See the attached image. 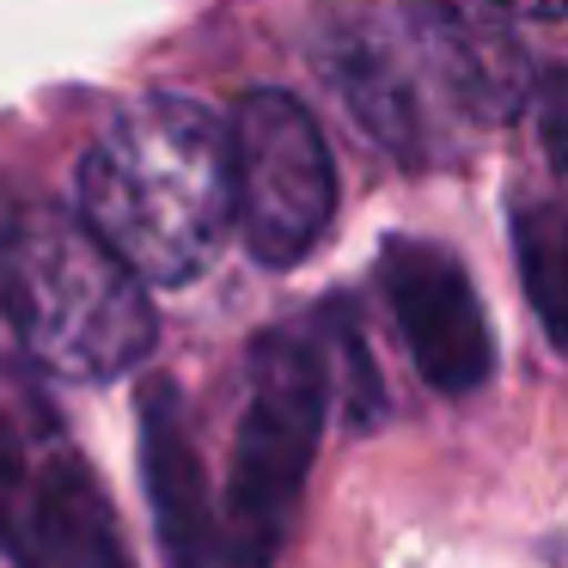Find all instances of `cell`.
Here are the masks:
<instances>
[{
	"instance_id": "6da1fadb",
	"label": "cell",
	"mask_w": 568,
	"mask_h": 568,
	"mask_svg": "<svg viewBox=\"0 0 568 568\" xmlns=\"http://www.w3.org/2000/svg\"><path fill=\"white\" fill-rule=\"evenodd\" d=\"M336 404L348 409L355 428H367L385 409L379 367L361 343L355 306L331 300V306L275 324L251 343L245 409H239L226 495L214 514V562L270 568L282 556Z\"/></svg>"
},
{
	"instance_id": "7a4b0ae2",
	"label": "cell",
	"mask_w": 568,
	"mask_h": 568,
	"mask_svg": "<svg viewBox=\"0 0 568 568\" xmlns=\"http://www.w3.org/2000/svg\"><path fill=\"white\" fill-rule=\"evenodd\" d=\"M80 221L160 287H184L214 263L233 226L226 123L184 92L123 104L80 160Z\"/></svg>"
},
{
	"instance_id": "3957f363",
	"label": "cell",
	"mask_w": 568,
	"mask_h": 568,
	"mask_svg": "<svg viewBox=\"0 0 568 568\" xmlns=\"http://www.w3.org/2000/svg\"><path fill=\"white\" fill-rule=\"evenodd\" d=\"M0 312L62 379H123L160 331L148 282L68 209H19L0 226Z\"/></svg>"
},
{
	"instance_id": "277c9868",
	"label": "cell",
	"mask_w": 568,
	"mask_h": 568,
	"mask_svg": "<svg viewBox=\"0 0 568 568\" xmlns=\"http://www.w3.org/2000/svg\"><path fill=\"white\" fill-rule=\"evenodd\" d=\"M233 160V226L245 233L251 257L287 270L324 239L336 214V160L318 123L287 92H245L226 123Z\"/></svg>"
},
{
	"instance_id": "5b68a950",
	"label": "cell",
	"mask_w": 568,
	"mask_h": 568,
	"mask_svg": "<svg viewBox=\"0 0 568 568\" xmlns=\"http://www.w3.org/2000/svg\"><path fill=\"white\" fill-rule=\"evenodd\" d=\"M379 287L409 343L416 373L446 397L477 392L495 373V336L465 263L428 239H392L379 257Z\"/></svg>"
},
{
	"instance_id": "8992f818",
	"label": "cell",
	"mask_w": 568,
	"mask_h": 568,
	"mask_svg": "<svg viewBox=\"0 0 568 568\" xmlns=\"http://www.w3.org/2000/svg\"><path fill=\"white\" fill-rule=\"evenodd\" d=\"M409 31H416V50L428 55L434 80L458 111L501 123L526 104L531 87L526 55L477 7H465V0H409Z\"/></svg>"
},
{
	"instance_id": "52a82bcc",
	"label": "cell",
	"mask_w": 568,
	"mask_h": 568,
	"mask_svg": "<svg viewBox=\"0 0 568 568\" xmlns=\"http://www.w3.org/2000/svg\"><path fill=\"white\" fill-rule=\"evenodd\" d=\"M141 483H148L165 568H214V514L202 489V458L172 379H153L141 392Z\"/></svg>"
},
{
	"instance_id": "ba28073f",
	"label": "cell",
	"mask_w": 568,
	"mask_h": 568,
	"mask_svg": "<svg viewBox=\"0 0 568 568\" xmlns=\"http://www.w3.org/2000/svg\"><path fill=\"white\" fill-rule=\"evenodd\" d=\"M26 568H135L104 489L74 458H50L38 470V483H31Z\"/></svg>"
},
{
	"instance_id": "9c48e42d",
	"label": "cell",
	"mask_w": 568,
	"mask_h": 568,
	"mask_svg": "<svg viewBox=\"0 0 568 568\" xmlns=\"http://www.w3.org/2000/svg\"><path fill=\"white\" fill-rule=\"evenodd\" d=\"M318 68L343 92L348 116L379 148H392L397 160H416L422 153V99H416L409 68L397 62V50L379 31H343V38H331V50H318Z\"/></svg>"
},
{
	"instance_id": "30bf717a",
	"label": "cell",
	"mask_w": 568,
	"mask_h": 568,
	"mask_svg": "<svg viewBox=\"0 0 568 568\" xmlns=\"http://www.w3.org/2000/svg\"><path fill=\"white\" fill-rule=\"evenodd\" d=\"M519 239V275H526V294L538 306V324L556 348H562V318H556V300L568 282V226H562V202H531L514 221Z\"/></svg>"
},
{
	"instance_id": "8fae6325",
	"label": "cell",
	"mask_w": 568,
	"mask_h": 568,
	"mask_svg": "<svg viewBox=\"0 0 568 568\" xmlns=\"http://www.w3.org/2000/svg\"><path fill=\"white\" fill-rule=\"evenodd\" d=\"M31 483H38V470L26 458V440L0 416V550L19 568H26V550H31Z\"/></svg>"
},
{
	"instance_id": "7c38bea8",
	"label": "cell",
	"mask_w": 568,
	"mask_h": 568,
	"mask_svg": "<svg viewBox=\"0 0 568 568\" xmlns=\"http://www.w3.org/2000/svg\"><path fill=\"white\" fill-rule=\"evenodd\" d=\"M501 7H514L519 19H544V26L568 13V0H501Z\"/></svg>"
}]
</instances>
